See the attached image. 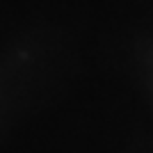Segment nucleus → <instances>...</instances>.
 <instances>
[]
</instances>
